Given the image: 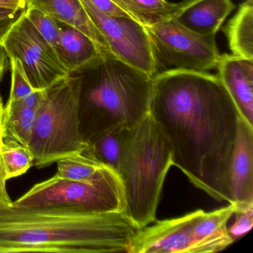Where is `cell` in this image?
I'll list each match as a JSON object with an SVG mask.
<instances>
[{"instance_id":"5b68a950","label":"cell","mask_w":253,"mask_h":253,"mask_svg":"<svg viewBox=\"0 0 253 253\" xmlns=\"http://www.w3.org/2000/svg\"><path fill=\"white\" fill-rule=\"evenodd\" d=\"M81 74H72L45 91L38 109L29 149L34 165L44 168L88 146L81 131L79 100Z\"/></svg>"},{"instance_id":"277c9868","label":"cell","mask_w":253,"mask_h":253,"mask_svg":"<svg viewBox=\"0 0 253 253\" xmlns=\"http://www.w3.org/2000/svg\"><path fill=\"white\" fill-rule=\"evenodd\" d=\"M172 166L168 140L151 115L123 131L117 174L124 214L138 229L156 220L166 176Z\"/></svg>"},{"instance_id":"484cf974","label":"cell","mask_w":253,"mask_h":253,"mask_svg":"<svg viewBox=\"0 0 253 253\" xmlns=\"http://www.w3.org/2000/svg\"><path fill=\"white\" fill-rule=\"evenodd\" d=\"M23 11L13 8H0V43L9 32L16 20L21 15Z\"/></svg>"},{"instance_id":"9a60e30c","label":"cell","mask_w":253,"mask_h":253,"mask_svg":"<svg viewBox=\"0 0 253 253\" xmlns=\"http://www.w3.org/2000/svg\"><path fill=\"white\" fill-rule=\"evenodd\" d=\"M57 54L71 74L79 73L103 54L97 44L81 31L60 23Z\"/></svg>"},{"instance_id":"2e32d148","label":"cell","mask_w":253,"mask_h":253,"mask_svg":"<svg viewBox=\"0 0 253 253\" xmlns=\"http://www.w3.org/2000/svg\"><path fill=\"white\" fill-rule=\"evenodd\" d=\"M38 109L8 100L2 112V141L29 148Z\"/></svg>"},{"instance_id":"7c38bea8","label":"cell","mask_w":253,"mask_h":253,"mask_svg":"<svg viewBox=\"0 0 253 253\" xmlns=\"http://www.w3.org/2000/svg\"><path fill=\"white\" fill-rule=\"evenodd\" d=\"M234 204H253V126L240 118L230 166Z\"/></svg>"},{"instance_id":"f1b7e54d","label":"cell","mask_w":253,"mask_h":253,"mask_svg":"<svg viewBox=\"0 0 253 253\" xmlns=\"http://www.w3.org/2000/svg\"><path fill=\"white\" fill-rule=\"evenodd\" d=\"M8 58V55H7L3 46L2 44L0 43V81L3 77Z\"/></svg>"},{"instance_id":"4316f807","label":"cell","mask_w":253,"mask_h":253,"mask_svg":"<svg viewBox=\"0 0 253 253\" xmlns=\"http://www.w3.org/2000/svg\"><path fill=\"white\" fill-rule=\"evenodd\" d=\"M88 2L99 11L108 15L131 16L117 5L112 0H88Z\"/></svg>"},{"instance_id":"603a6c76","label":"cell","mask_w":253,"mask_h":253,"mask_svg":"<svg viewBox=\"0 0 253 253\" xmlns=\"http://www.w3.org/2000/svg\"><path fill=\"white\" fill-rule=\"evenodd\" d=\"M24 14L57 53L60 42V23L34 8H25Z\"/></svg>"},{"instance_id":"e0dca14e","label":"cell","mask_w":253,"mask_h":253,"mask_svg":"<svg viewBox=\"0 0 253 253\" xmlns=\"http://www.w3.org/2000/svg\"><path fill=\"white\" fill-rule=\"evenodd\" d=\"M233 55L253 60V0H245L224 29Z\"/></svg>"},{"instance_id":"44dd1931","label":"cell","mask_w":253,"mask_h":253,"mask_svg":"<svg viewBox=\"0 0 253 253\" xmlns=\"http://www.w3.org/2000/svg\"><path fill=\"white\" fill-rule=\"evenodd\" d=\"M124 129L108 131L88 143L97 160L115 171L118 167Z\"/></svg>"},{"instance_id":"52a82bcc","label":"cell","mask_w":253,"mask_h":253,"mask_svg":"<svg viewBox=\"0 0 253 253\" xmlns=\"http://www.w3.org/2000/svg\"><path fill=\"white\" fill-rule=\"evenodd\" d=\"M158 72L161 66L167 70L207 72L217 67L220 54L215 36H202L188 30L174 17L146 27ZM166 70V71H167Z\"/></svg>"},{"instance_id":"ffe728a7","label":"cell","mask_w":253,"mask_h":253,"mask_svg":"<svg viewBox=\"0 0 253 253\" xmlns=\"http://www.w3.org/2000/svg\"><path fill=\"white\" fill-rule=\"evenodd\" d=\"M11 68V91L8 100L21 101L32 107L39 108L43 101L45 91L33 88L28 81L20 60L10 59Z\"/></svg>"},{"instance_id":"5bb4252c","label":"cell","mask_w":253,"mask_h":253,"mask_svg":"<svg viewBox=\"0 0 253 253\" xmlns=\"http://www.w3.org/2000/svg\"><path fill=\"white\" fill-rule=\"evenodd\" d=\"M34 8L63 24L72 26L91 38L103 54H111L106 40L91 21L81 0H25Z\"/></svg>"},{"instance_id":"9c48e42d","label":"cell","mask_w":253,"mask_h":253,"mask_svg":"<svg viewBox=\"0 0 253 253\" xmlns=\"http://www.w3.org/2000/svg\"><path fill=\"white\" fill-rule=\"evenodd\" d=\"M91 21L106 40L112 55L153 78L158 73L156 57L146 27L129 16H112L81 0Z\"/></svg>"},{"instance_id":"d6986e66","label":"cell","mask_w":253,"mask_h":253,"mask_svg":"<svg viewBox=\"0 0 253 253\" xmlns=\"http://www.w3.org/2000/svg\"><path fill=\"white\" fill-rule=\"evenodd\" d=\"M183 5V1L174 3L167 0H127L130 16L145 27L174 17Z\"/></svg>"},{"instance_id":"f546056e","label":"cell","mask_w":253,"mask_h":253,"mask_svg":"<svg viewBox=\"0 0 253 253\" xmlns=\"http://www.w3.org/2000/svg\"><path fill=\"white\" fill-rule=\"evenodd\" d=\"M117 5H119L121 8L124 10V11H126L128 14V5H127V0H112ZM130 15V14H129Z\"/></svg>"},{"instance_id":"7402d4cb","label":"cell","mask_w":253,"mask_h":253,"mask_svg":"<svg viewBox=\"0 0 253 253\" xmlns=\"http://www.w3.org/2000/svg\"><path fill=\"white\" fill-rule=\"evenodd\" d=\"M2 157L7 180L25 174L35 162V157L29 147L3 141Z\"/></svg>"},{"instance_id":"83f0119b","label":"cell","mask_w":253,"mask_h":253,"mask_svg":"<svg viewBox=\"0 0 253 253\" xmlns=\"http://www.w3.org/2000/svg\"><path fill=\"white\" fill-rule=\"evenodd\" d=\"M0 8H13V9L25 10V0H0Z\"/></svg>"},{"instance_id":"ba28073f","label":"cell","mask_w":253,"mask_h":253,"mask_svg":"<svg viewBox=\"0 0 253 253\" xmlns=\"http://www.w3.org/2000/svg\"><path fill=\"white\" fill-rule=\"evenodd\" d=\"M1 44L9 60H20L28 81L35 90L45 91L72 75L25 15L24 11Z\"/></svg>"},{"instance_id":"d4e9b609","label":"cell","mask_w":253,"mask_h":253,"mask_svg":"<svg viewBox=\"0 0 253 253\" xmlns=\"http://www.w3.org/2000/svg\"><path fill=\"white\" fill-rule=\"evenodd\" d=\"M3 102L0 94V207L8 206L12 204L8 190H7V178L5 177L4 170L3 162L2 157V118L3 112Z\"/></svg>"},{"instance_id":"6da1fadb","label":"cell","mask_w":253,"mask_h":253,"mask_svg":"<svg viewBox=\"0 0 253 253\" xmlns=\"http://www.w3.org/2000/svg\"><path fill=\"white\" fill-rule=\"evenodd\" d=\"M149 115L169 143L172 166L214 199L234 204L230 166L241 116L218 76L158 72Z\"/></svg>"},{"instance_id":"3957f363","label":"cell","mask_w":253,"mask_h":253,"mask_svg":"<svg viewBox=\"0 0 253 253\" xmlns=\"http://www.w3.org/2000/svg\"><path fill=\"white\" fill-rule=\"evenodd\" d=\"M79 73L80 124L86 143L112 130L132 128L149 115L153 78L147 74L111 54Z\"/></svg>"},{"instance_id":"30bf717a","label":"cell","mask_w":253,"mask_h":253,"mask_svg":"<svg viewBox=\"0 0 253 253\" xmlns=\"http://www.w3.org/2000/svg\"><path fill=\"white\" fill-rule=\"evenodd\" d=\"M204 213V210H195L139 229L133 240L131 253H204L198 232Z\"/></svg>"},{"instance_id":"7a4b0ae2","label":"cell","mask_w":253,"mask_h":253,"mask_svg":"<svg viewBox=\"0 0 253 253\" xmlns=\"http://www.w3.org/2000/svg\"><path fill=\"white\" fill-rule=\"evenodd\" d=\"M138 230L124 212L0 207V253H131Z\"/></svg>"},{"instance_id":"8fae6325","label":"cell","mask_w":253,"mask_h":253,"mask_svg":"<svg viewBox=\"0 0 253 253\" xmlns=\"http://www.w3.org/2000/svg\"><path fill=\"white\" fill-rule=\"evenodd\" d=\"M218 78L235 103L240 116L253 126V60L220 55Z\"/></svg>"},{"instance_id":"ac0fdd59","label":"cell","mask_w":253,"mask_h":253,"mask_svg":"<svg viewBox=\"0 0 253 253\" xmlns=\"http://www.w3.org/2000/svg\"><path fill=\"white\" fill-rule=\"evenodd\" d=\"M54 177L73 180H89L103 169L105 165L97 160L89 144L81 152L57 161Z\"/></svg>"},{"instance_id":"cb8c5ba5","label":"cell","mask_w":253,"mask_h":253,"mask_svg":"<svg viewBox=\"0 0 253 253\" xmlns=\"http://www.w3.org/2000/svg\"><path fill=\"white\" fill-rule=\"evenodd\" d=\"M235 221L227 228L234 242L248 233L253 226V204H235Z\"/></svg>"},{"instance_id":"4fadbf2b","label":"cell","mask_w":253,"mask_h":253,"mask_svg":"<svg viewBox=\"0 0 253 253\" xmlns=\"http://www.w3.org/2000/svg\"><path fill=\"white\" fill-rule=\"evenodd\" d=\"M231 0H183L174 19L188 30L202 36H215L235 9Z\"/></svg>"},{"instance_id":"8992f818","label":"cell","mask_w":253,"mask_h":253,"mask_svg":"<svg viewBox=\"0 0 253 253\" xmlns=\"http://www.w3.org/2000/svg\"><path fill=\"white\" fill-rule=\"evenodd\" d=\"M20 207H71L92 212H124V190L115 170L105 166L89 180L51 178L37 183L12 203Z\"/></svg>"}]
</instances>
